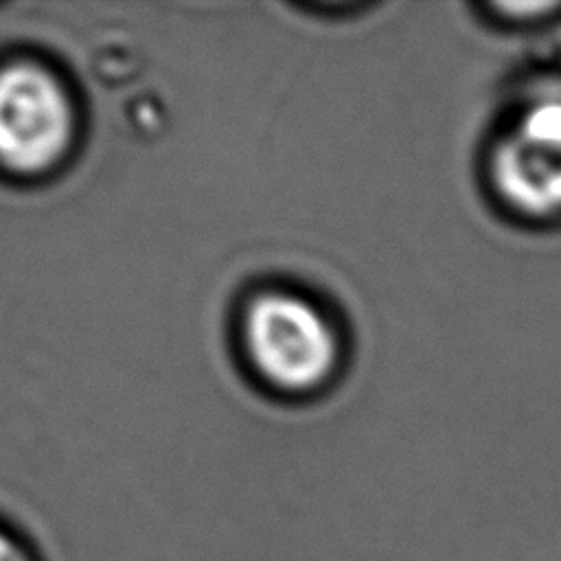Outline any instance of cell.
<instances>
[{
	"label": "cell",
	"instance_id": "obj_2",
	"mask_svg": "<svg viewBox=\"0 0 561 561\" xmlns=\"http://www.w3.org/2000/svg\"><path fill=\"white\" fill-rule=\"evenodd\" d=\"M243 337L256 370L283 390H311L337 364V335L329 318L302 296L267 291L250 302Z\"/></svg>",
	"mask_w": 561,
	"mask_h": 561
},
{
	"label": "cell",
	"instance_id": "obj_5",
	"mask_svg": "<svg viewBox=\"0 0 561 561\" xmlns=\"http://www.w3.org/2000/svg\"><path fill=\"white\" fill-rule=\"evenodd\" d=\"M0 561H33V557L13 535L0 528Z\"/></svg>",
	"mask_w": 561,
	"mask_h": 561
},
{
	"label": "cell",
	"instance_id": "obj_3",
	"mask_svg": "<svg viewBox=\"0 0 561 561\" xmlns=\"http://www.w3.org/2000/svg\"><path fill=\"white\" fill-rule=\"evenodd\" d=\"M75 112L64 83L44 66L15 61L0 70V164L20 175L53 169L68 151Z\"/></svg>",
	"mask_w": 561,
	"mask_h": 561
},
{
	"label": "cell",
	"instance_id": "obj_4",
	"mask_svg": "<svg viewBox=\"0 0 561 561\" xmlns=\"http://www.w3.org/2000/svg\"><path fill=\"white\" fill-rule=\"evenodd\" d=\"M480 13L502 31H533L559 22L561 2H489Z\"/></svg>",
	"mask_w": 561,
	"mask_h": 561
},
{
	"label": "cell",
	"instance_id": "obj_1",
	"mask_svg": "<svg viewBox=\"0 0 561 561\" xmlns=\"http://www.w3.org/2000/svg\"><path fill=\"white\" fill-rule=\"evenodd\" d=\"M484 173L495 202L517 219H561V83H535L506 103L491 129Z\"/></svg>",
	"mask_w": 561,
	"mask_h": 561
}]
</instances>
